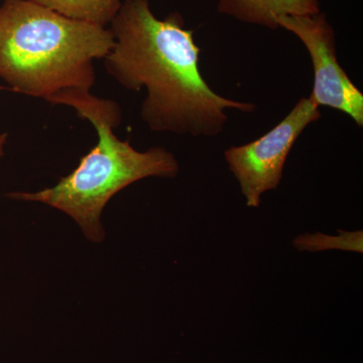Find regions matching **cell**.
<instances>
[{
  "label": "cell",
  "instance_id": "1",
  "mask_svg": "<svg viewBox=\"0 0 363 363\" xmlns=\"http://www.w3.org/2000/svg\"><path fill=\"white\" fill-rule=\"evenodd\" d=\"M109 30L114 43L105 70L125 89L145 88L140 117L150 130L212 138L224 130L226 109L257 108L208 85L199 68L201 50L181 13L159 20L150 0H124Z\"/></svg>",
  "mask_w": 363,
  "mask_h": 363
},
{
  "label": "cell",
  "instance_id": "2",
  "mask_svg": "<svg viewBox=\"0 0 363 363\" xmlns=\"http://www.w3.org/2000/svg\"><path fill=\"white\" fill-rule=\"evenodd\" d=\"M104 28L74 20L33 0L0 6V78L6 89L51 104L63 93L90 91L94 62L113 47Z\"/></svg>",
  "mask_w": 363,
  "mask_h": 363
},
{
  "label": "cell",
  "instance_id": "3",
  "mask_svg": "<svg viewBox=\"0 0 363 363\" xmlns=\"http://www.w3.org/2000/svg\"><path fill=\"white\" fill-rule=\"evenodd\" d=\"M52 105H66L89 121L97 133V143L77 168L52 187L37 192H11L6 197L37 202L70 216L91 242L101 243L105 230L101 216L109 201L121 190L143 179H173L180 171L175 155L164 147L136 150L114 130L123 121L117 102L95 96L90 91H70L55 98Z\"/></svg>",
  "mask_w": 363,
  "mask_h": 363
},
{
  "label": "cell",
  "instance_id": "4",
  "mask_svg": "<svg viewBox=\"0 0 363 363\" xmlns=\"http://www.w3.org/2000/svg\"><path fill=\"white\" fill-rule=\"evenodd\" d=\"M320 118L319 107L309 97L301 98L290 113L266 135L225 150V161L248 207H259L262 196L279 187L286 159L298 136Z\"/></svg>",
  "mask_w": 363,
  "mask_h": 363
},
{
  "label": "cell",
  "instance_id": "5",
  "mask_svg": "<svg viewBox=\"0 0 363 363\" xmlns=\"http://www.w3.org/2000/svg\"><path fill=\"white\" fill-rule=\"evenodd\" d=\"M279 28L297 35L309 52L314 68V86L309 99L347 114L359 128L363 126V94L339 64L335 32L326 14L281 16Z\"/></svg>",
  "mask_w": 363,
  "mask_h": 363
},
{
  "label": "cell",
  "instance_id": "6",
  "mask_svg": "<svg viewBox=\"0 0 363 363\" xmlns=\"http://www.w3.org/2000/svg\"><path fill=\"white\" fill-rule=\"evenodd\" d=\"M219 13L250 25L277 30L281 16L320 13L319 0H219Z\"/></svg>",
  "mask_w": 363,
  "mask_h": 363
},
{
  "label": "cell",
  "instance_id": "7",
  "mask_svg": "<svg viewBox=\"0 0 363 363\" xmlns=\"http://www.w3.org/2000/svg\"><path fill=\"white\" fill-rule=\"evenodd\" d=\"M52 11L93 25L107 28L124 0H33Z\"/></svg>",
  "mask_w": 363,
  "mask_h": 363
},
{
  "label": "cell",
  "instance_id": "8",
  "mask_svg": "<svg viewBox=\"0 0 363 363\" xmlns=\"http://www.w3.org/2000/svg\"><path fill=\"white\" fill-rule=\"evenodd\" d=\"M340 235L329 236L323 233L304 234L294 240V245L300 252H323L326 250H341L346 252H363L362 231L338 230Z\"/></svg>",
  "mask_w": 363,
  "mask_h": 363
},
{
  "label": "cell",
  "instance_id": "9",
  "mask_svg": "<svg viewBox=\"0 0 363 363\" xmlns=\"http://www.w3.org/2000/svg\"><path fill=\"white\" fill-rule=\"evenodd\" d=\"M7 140H9V133H0V159L6 154V147Z\"/></svg>",
  "mask_w": 363,
  "mask_h": 363
}]
</instances>
